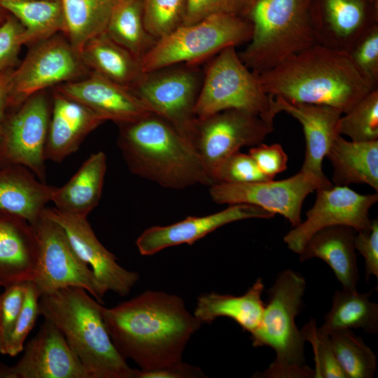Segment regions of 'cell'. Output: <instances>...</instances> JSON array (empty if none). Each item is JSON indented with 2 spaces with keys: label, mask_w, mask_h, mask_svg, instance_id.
Returning a JSON list of instances; mask_svg holds the SVG:
<instances>
[{
  "label": "cell",
  "mask_w": 378,
  "mask_h": 378,
  "mask_svg": "<svg viewBox=\"0 0 378 378\" xmlns=\"http://www.w3.org/2000/svg\"><path fill=\"white\" fill-rule=\"evenodd\" d=\"M107 332L118 353L141 370L182 361L187 343L202 322L178 296L146 290L112 308H102Z\"/></svg>",
  "instance_id": "1"
},
{
  "label": "cell",
  "mask_w": 378,
  "mask_h": 378,
  "mask_svg": "<svg viewBox=\"0 0 378 378\" xmlns=\"http://www.w3.org/2000/svg\"><path fill=\"white\" fill-rule=\"evenodd\" d=\"M255 74L261 88L272 97L328 106L342 113L376 88L360 74L348 52L321 44Z\"/></svg>",
  "instance_id": "2"
},
{
  "label": "cell",
  "mask_w": 378,
  "mask_h": 378,
  "mask_svg": "<svg viewBox=\"0 0 378 378\" xmlns=\"http://www.w3.org/2000/svg\"><path fill=\"white\" fill-rule=\"evenodd\" d=\"M118 126V146L132 174L175 190L214 183L192 143L158 115Z\"/></svg>",
  "instance_id": "3"
},
{
  "label": "cell",
  "mask_w": 378,
  "mask_h": 378,
  "mask_svg": "<svg viewBox=\"0 0 378 378\" xmlns=\"http://www.w3.org/2000/svg\"><path fill=\"white\" fill-rule=\"evenodd\" d=\"M82 288L68 286L39 299L40 315L52 322L64 335L89 378H134L107 332L103 306Z\"/></svg>",
  "instance_id": "4"
},
{
  "label": "cell",
  "mask_w": 378,
  "mask_h": 378,
  "mask_svg": "<svg viewBox=\"0 0 378 378\" xmlns=\"http://www.w3.org/2000/svg\"><path fill=\"white\" fill-rule=\"evenodd\" d=\"M313 1L251 0L244 18L252 26V34L246 48L239 53L244 64L260 73L318 44Z\"/></svg>",
  "instance_id": "5"
},
{
  "label": "cell",
  "mask_w": 378,
  "mask_h": 378,
  "mask_svg": "<svg viewBox=\"0 0 378 378\" xmlns=\"http://www.w3.org/2000/svg\"><path fill=\"white\" fill-rule=\"evenodd\" d=\"M305 288L306 281L301 274L286 270L277 276L268 290L260 323L251 333V339L254 347L272 348L275 358L257 377H314V369L305 360V340L295 323Z\"/></svg>",
  "instance_id": "6"
},
{
  "label": "cell",
  "mask_w": 378,
  "mask_h": 378,
  "mask_svg": "<svg viewBox=\"0 0 378 378\" xmlns=\"http://www.w3.org/2000/svg\"><path fill=\"white\" fill-rule=\"evenodd\" d=\"M252 26L242 16L215 15L181 25L157 41L141 60L144 72L186 64L200 66L229 46L248 43Z\"/></svg>",
  "instance_id": "7"
},
{
  "label": "cell",
  "mask_w": 378,
  "mask_h": 378,
  "mask_svg": "<svg viewBox=\"0 0 378 378\" xmlns=\"http://www.w3.org/2000/svg\"><path fill=\"white\" fill-rule=\"evenodd\" d=\"M273 97L261 88L256 74L241 60L235 46L214 56L204 70L195 113L198 119L227 110L253 113L274 125Z\"/></svg>",
  "instance_id": "8"
},
{
  "label": "cell",
  "mask_w": 378,
  "mask_h": 378,
  "mask_svg": "<svg viewBox=\"0 0 378 378\" xmlns=\"http://www.w3.org/2000/svg\"><path fill=\"white\" fill-rule=\"evenodd\" d=\"M203 77L199 66L175 64L144 72L130 88L152 113L192 143L198 121L195 108Z\"/></svg>",
  "instance_id": "9"
},
{
  "label": "cell",
  "mask_w": 378,
  "mask_h": 378,
  "mask_svg": "<svg viewBox=\"0 0 378 378\" xmlns=\"http://www.w3.org/2000/svg\"><path fill=\"white\" fill-rule=\"evenodd\" d=\"M33 226L38 237V259L32 281L41 294L74 286L85 289L102 302L107 291L76 253L62 226L45 210Z\"/></svg>",
  "instance_id": "10"
},
{
  "label": "cell",
  "mask_w": 378,
  "mask_h": 378,
  "mask_svg": "<svg viewBox=\"0 0 378 378\" xmlns=\"http://www.w3.org/2000/svg\"><path fill=\"white\" fill-rule=\"evenodd\" d=\"M52 106L36 93L7 115L0 136V167L21 165L46 182L45 148Z\"/></svg>",
  "instance_id": "11"
},
{
  "label": "cell",
  "mask_w": 378,
  "mask_h": 378,
  "mask_svg": "<svg viewBox=\"0 0 378 378\" xmlns=\"http://www.w3.org/2000/svg\"><path fill=\"white\" fill-rule=\"evenodd\" d=\"M318 188H328L314 176L300 170L294 176L280 181L216 183L209 186V195L217 204H251L281 214L293 227L302 221L304 200Z\"/></svg>",
  "instance_id": "12"
},
{
  "label": "cell",
  "mask_w": 378,
  "mask_h": 378,
  "mask_svg": "<svg viewBox=\"0 0 378 378\" xmlns=\"http://www.w3.org/2000/svg\"><path fill=\"white\" fill-rule=\"evenodd\" d=\"M274 130V125L253 113L227 109L198 119L192 144L214 182L216 170L228 157L262 143Z\"/></svg>",
  "instance_id": "13"
},
{
  "label": "cell",
  "mask_w": 378,
  "mask_h": 378,
  "mask_svg": "<svg viewBox=\"0 0 378 378\" xmlns=\"http://www.w3.org/2000/svg\"><path fill=\"white\" fill-rule=\"evenodd\" d=\"M80 55L69 41L52 36L38 42L10 74V106L17 108L31 96L74 80L83 71Z\"/></svg>",
  "instance_id": "14"
},
{
  "label": "cell",
  "mask_w": 378,
  "mask_h": 378,
  "mask_svg": "<svg viewBox=\"0 0 378 378\" xmlns=\"http://www.w3.org/2000/svg\"><path fill=\"white\" fill-rule=\"evenodd\" d=\"M312 207L306 211V219L293 227L284 237L293 252L299 254L318 230L334 225H344L360 231L371 227L370 210L378 201L377 192L360 194L346 186H332L316 190Z\"/></svg>",
  "instance_id": "15"
},
{
  "label": "cell",
  "mask_w": 378,
  "mask_h": 378,
  "mask_svg": "<svg viewBox=\"0 0 378 378\" xmlns=\"http://www.w3.org/2000/svg\"><path fill=\"white\" fill-rule=\"evenodd\" d=\"M45 211L62 226L76 253L90 267L97 281L106 291H113L120 296L130 293L139 280V274L127 270L117 262L115 256L97 238L87 218L48 206Z\"/></svg>",
  "instance_id": "16"
},
{
  "label": "cell",
  "mask_w": 378,
  "mask_h": 378,
  "mask_svg": "<svg viewBox=\"0 0 378 378\" xmlns=\"http://www.w3.org/2000/svg\"><path fill=\"white\" fill-rule=\"evenodd\" d=\"M275 216L260 206L237 204L204 216H188L183 220L165 226H152L137 238L136 245L143 255L182 244H192L210 232L227 224L250 218L270 219Z\"/></svg>",
  "instance_id": "17"
},
{
  "label": "cell",
  "mask_w": 378,
  "mask_h": 378,
  "mask_svg": "<svg viewBox=\"0 0 378 378\" xmlns=\"http://www.w3.org/2000/svg\"><path fill=\"white\" fill-rule=\"evenodd\" d=\"M23 351L12 366L13 378H89L62 332L48 319Z\"/></svg>",
  "instance_id": "18"
},
{
  "label": "cell",
  "mask_w": 378,
  "mask_h": 378,
  "mask_svg": "<svg viewBox=\"0 0 378 378\" xmlns=\"http://www.w3.org/2000/svg\"><path fill=\"white\" fill-rule=\"evenodd\" d=\"M56 90L118 125L152 113L130 88L94 72L85 79L62 83Z\"/></svg>",
  "instance_id": "19"
},
{
  "label": "cell",
  "mask_w": 378,
  "mask_h": 378,
  "mask_svg": "<svg viewBox=\"0 0 378 378\" xmlns=\"http://www.w3.org/2000/svg\"><path fill=\"white\" fill-rule=\"evenodd\" d=\"M272 111L275 116L284 111L299 121L306 143L300 170L314 176L327 188L332 187V183L323 172L322 162L339 136L337 123L342 112L328 106L290 102L280 97H273Z\"/></svg>",
  "instance_id": "20"
},
{
  "label": "cell",
  "mask_w": 378,
  "mask_h": 378,
  "mask_svg": "<svg viewBox=\"0 0 378 378\" xmlns=\"http://www.w3.org/2000/svg\"><path fill=\"white\" fill-rule=\"evenodd\" d=\"M38 259L34 227L20 216L0 211V286L33 281Z\"/></svg>",
  "instance_id": "21"
},
{
  "label": "cell",
  "mask_w": 378,
  "mask_h": 378,
  "mask_svg": "<svg viewBox=\"0 0 378 378\" xmlns=\"http://www.w3.org/2000/svg\"><path fill=\"white\" fill-rule=\"evenodd\" d=\"M313 1V24L318 44L349 52L374 24L363 0Z\"/></svg>",
  "instance_id": "22"
},
{
  "label": "cell",
  "mask_w": 378,
  "mask_h": 378,
  "mask_svg": "<svg viewBox=\"0 0 378 378\" xmlns=\"http://www.w3.org/2000/svg\"><path fill=\"white\" fill-rule=\"evenodd\" d=\"M105 121L102 116L56 90L45 148L46 160L61 162L77 151L85 138Z\"/></svg>",
  "instance_id": "23"
},
{
  "label": "cell",
  "mask_w": 378,
  "mask_h": 378,
  "mask_svg": "<svg viewBox=\"0 0 378 378\" xmlns=\"http://www.w3.org/2000/svg\"><path fill=\"white\" fill-rule=\"evenodd\" d=\"M356 230L344 225L322 228L308 239L299 253L300 262L323 260L333 271L343 289L356 290L359 281L354 237Z\"/></svg>",
  "instance_id": "24"
},
{
  "label": "cell",
  "mask_w": 378,
  "mask_h": 378,
  "mask_svg": "<svg viewBox=\"0 0 378 378\" xmlns=\"http://www.w3.org/2000/svg\"><path fill=\"white\" fill-rule=\"evenodd\" d=\"M55 188L24 166L0 167V211L20 216L34 225L52 201Z\"/></svg>",
  "instance_id": "25"
},
{
  "label": "cell",
  "mask_w": 378,
  "mask_h": 378,
  "mask_svg": "<svg viewBox=\"0 0 378 378\" xmlns=\"http://www.w3.org/2000/svg\"><path fill=\"white\" fill-rule=\"evenodd\" d=\"M106 172L105 153L99 151L91 154L64 185L55 188L51 201L55 208L87 218L99 204Z\"/></svg>",
  "instance_id": "26"
},
{
  "label": "cell",
  "mask_w": 378,
  "mask_h": 378,
  "mask_svg": "<svg viewBox=\"0 0 378 378\" xmlns=\"http://www.w3.org/2000/svg\"><path fill=\"white\" fill-rule=\"evenodd\" d=\"M326 157L333 167L335 186L366 184L378 191V140L348 141L337 136Z\"/></svg>",
  "instance_id": "27"
},
{
  "label": "cell",
  "mask_w": 378,
  "mask_h": 378,
  "mask_svg": "<svg viewBox=\"0 0 378 378\" xmlns=\"http://www.w3.org/2000/svg\"><path fill=\"white\" fill-rule=\"evenodd\" d=\"M265 286L260 278L242 295L210 293L198 297L194 316L211 323L220 316L228 317L251 333L260 325L265 303L262 300Z\"/></svg>",
  "instance_id": "28"
},
{
  "label": "cell",
  "mask_w": 378,
  "mask_h": 378,
  "mask_svg": "<svg viewBox=\"0 0 378 378\" xmlns=\"http://www.w3.org/2000/svg\"><path fill=\"white\" fill-rule=\"evenodd\" d=\"M80 56L93 72L128 88L144 74L141 61L105 31L88 41Z\"/></svg>",
  "instance_id": "29"
},
{
  "label": "cell",
  "mask_w": 378,
  "mask_h": 378,
  "mask_svg": "<svg viewBox=\"0 0 378 378\" xmlns=\"http://www.w3.org/2000/svg\"><path fill=\"white\" fill-rule=\"evenodd\" d=\"M371 293L343 288L336 290L319 330L329 335L337 330L360 328L369 334L377 333L378 304L370 300Z\"/></svg>",
  "instance_id": "30"
},
{
  "label": "cell",
  "mask_w": 378,
  "mask_h": 378,
  "mask_svg": "<svg viewBox=\"0 0 378 378\" xmlns=\"http://www.w3.org/2000/svg\"><path fill=\"white\" fill-rule=\"evenodd\" d=\"M105 32L140 61L157 42L145 27L142 0H118Z\"/></svg>",
  "instance_id": "31"
},
{
  "label": "cell",
  "mask_w": 378,
  "mask_h": 378,
  "mask_svg": "<svg viewBox=\"0 0 378 378\" xmlns=\"http://www.w3.org/2000/svg\"><path fill=\"white\" fill-rule=\"evenodd\" d=\"M118 0H60L69 42L80 55L86 43L105 31Z\"/></svg>",
  "instance_id": "32"
},
{
  "label": "cell",
  "mask_w": 378,
  "mask_h": 378,
  "mask_svg": "<svg viewBox=\"0 0 378 378\" xmlns=\"http://www.w3.org/2000/svg\"><path fill=\"white\" fill-rule=\"evenodd\" d=\"M0 7L11 13L24 27L25 44L38 43L65 31L60 0H0Z\"/></svg>",
  "instance_id": "33"
},
{
  "label": "cell",
  "mask_w": 378,
  "mask_h": 378,
  "mask_svg": "<svg viewBox=\"0 0 378 378\" xmlns=\"http://www.w3.org/2000/svg\"><path fill=\"white\" fill-rule=\"evenodd\" d=\"M335 357L347 378H372L377 370V356L363 339L351 330L328 335Z\"/></svg>",
  "instance_id": "34"
},
{
  "label": "cell",
  "mask_w": 378,
  "mask_h": 378,
  "mask_svg": "<svg viewBox=\"0 0 378 378\" xmlns=\"http://www.w3.org/2000/svg\"><path fill=\"white\" fill-rule=\"evenodd\" d=\"M338 134L354 141L378 140V89L362 98L349 111L342 113L337 123Z\"/></svg>",
  "instance_id": "35"
},
{
  "label": "cell",
  "mask_w": 378,
  "mask_h": 378,
  "mask_svg": "<svg viewBox=\"0 0 378 378\" xmlns=\"http://www.w3.org/2000/svg\"><path fill=\"white\" fill-rule=\"evenodd\" d=\"M144 25L157 41L183 23L186 0H142Z\"/></svg>",
  "instance_id": "36"
},
{
  "label": "cell",
  "mask_w": 378,
  "mask_h": 378,
  "mask_svg": "<svg viewBox=\"0 0 378 378\" xmlns=\"http://www.w3.org/2000/svg\"><path fill=\"white\" fill-rule=\"evenodd\" d=\"M305 342L308 341L314 353V378H347L340 365L328 335L321 332L316 326L315 319L309 321L301 330Z\"/></svg>",
  "instance_id": "37"
},
{
  "label": "cell",
  "mask_w": 378,
  "mask_h": 378,
  "mask_svg": "<svg viewBox=\"0 0 378 378\" xmlns=\"http://www.w3.org/2000/svg\"><path fill=\"white\" fill-rule=\"evenodd\" d=\"M41 294L32 281H27L26 293L21 312L6 344L4 355L15 356L23 351L24 342L33 329L39 312Z\"/></svg>",
  "instance_id": "38"
},
{
  "label": "cell",
  "mask_w": 378,
  "mask_h": 378,
  "mask_svg": "<svg viewBox=\"0 0 378 378\" xmlns=\"http://www.w3.org/2000/svg\"><path fill=\"white\" fill-rule=\"evenodd\" d=\"M214 180V183H243L271 179L260 171L249 154L238 151L228 157L219 166Z\"/></svg>",
  "instance_id": "39"
},
{
  "label": "cell",
  "mask_w": 378,
  "mask_h": 378,
  "mask_svg": "<svg viewBox=\"0 0 378 378\" xmlns=\"http://www.w3.org/2000/svg\"><path fill=\"white\" fill-rule=\"evenodd\" d=\"M360 74L376 88L378 83V24H373L348 52Z\"/></svg>",
  "instance_id": "40"
},
{
  "label": "cell",
  "mask_w": 378,
  "mask_h": 378,
  "mask_svg": "<svg viewBox=\"0 0 378 378\" xmlns=\"http://www.w3.org/2000/svg\"><path fill=\"white\" fill-rule=\"evenodd\" d=\"M27 281L11 285L0 295V353L4 354L6 344L21 312Z\"/></svg>",
  "instance_id": "41"
},
{
  "label": "cell",
  "mask_w": 378,
  "mask_h": 378,
  "mask_svg": "<svg viewBox=\"0 0 378 378\" xmlns=\"http://www.w3.org/2000/svg\"><path fill=\"white\" fill-rule=\"evenodd\" d=\"M251 0H186L182 25L191 24L215 15L244 17Z\"/></svg>",
  "instance_id": "42"
},
{
  "label": "cell",
  "mask_w": 378,
  "mask_h": 378,
  "mask_svg": "<svg viewBox=\"0 0 378 378\" xmlns=\"http://www.w3.org/2000/svg\"><path fill=\"white\" fill-rule=\"evenodd\" d=\"M24 44L22 25L15 18H7L0 25V74L10 71Z\"/></svg>",
  "instance_id": "43"
},
{
  "label": "cell",
  "mask_w": 378,
  "mask_h": 378,
  "mask_svg": "<svg viewBox=\"0 0 378 378\" xmlns=\"http://www.w3.org/2000/svg\"><path fill=\"white\" fill-rule=\"evenodd\" d=\"M248 154L260 171L270 179H274L287 169L288 155L279 144L267 145L261 143L252 146Z\"/></svg>",
  "instance_id": "44"
},
{
  "label": "cell",
  "mask_w": 378,
  "mask_h": 378,
  "mask_svg": "<svg viewBox=\"0 0 378 378\" xmlns=\"http://www.w3.org/2000/svg\"><path fill=\"white\" fill-rule=\"evenodd\" d=\"M354 247L365 260L366 281L372 275L378 278V220H372L371 227L357 231Z\"/></svg>",
  "instance_id": "45"
},
{
  "label": "cell",
  "mask_w": 378,
  "mask_h": 378,
  "mask_svg": "<svg viewBox=\"0 0 378 378\" xmlns=\"http://www.w3.org/2000/svg\"><path fill=\"white\" fill-rule=\"evenodd\" d=\"M201 369L183 363L150 370H135L134 378H196L205 377Z\"/></svg>",
  "instance_id": "46"
},
{
  "label": "cell",
  "mask_w": 378,
  "mask_h": 378,
  "mask_svg": "<svg viewBox=\"0 0 378 378\" xmlns=\"http://www.w3.org/2000/svg\"><path fill=\"white\" fill-rule=\"evenodd\" d=\"M11 71L0 74V136L10 106V74Z\"/></svg>",
  "instance_id": "47"
},
{
  "label": "cell",
  "mask_w": 378,
  "mask_h": 378,
  "mask_svg": "<svg viewBox=\"0 0 378 378\" xmlns=\"http://www.w3.org/2000/svg\"><path fill=\"white\" fill-rule=\"evenodd\" d=\"M0 378H13L12 366L0 362Z\"/></svg>",
  "instance_id": "48"
},
{
  "label": "cell",
  "mask_w": 378,
  "mask_h": 378,
  "mask_svg": "<svg viewBox=\"0 0 378 378\" xmlns=\"http://www.w3.org/2000/svg\"><path fill=\"white\" fill-rule=\"evenodd\" d=\"M365 2H366L367 4H370V5H372L374 8H377V0H363Z\"/></svg>",
  "instance_id": "49"
},
{
  "label": "cell",
  "mask_w": 378,
  "mask_h": 378,
  "mask_svg": "<svg viewBox=\"0 0 378 378\" xmlns=\"http://www.w3.org/2000/svg\"><path fill=\"white\" fill-rule=\"evenodd\" d=\"M3 20H2V15H1V10H0V25L3 23Z\"/></svg>",
  "instance_id": "50"
},
{
  "label": "cell",
  "mask_w": 378,
  "mask_h": 378,
  "mask_svg": "<svg viewBox=\"0 0 378 378\" xmlns=\"http://www.w3.org/2000/svg\"><path fill=\"white\" fill-rule=\"evenodd\" d=\"M8 1H33V0H8Z\"/></svg>",
  "instance_id": "51"
}]
</instances>
